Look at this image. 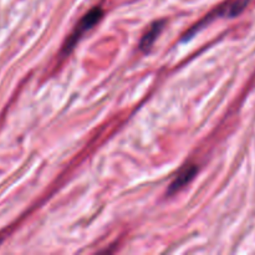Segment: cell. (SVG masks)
<instances>
[{"instance_id":"obj_1","label":"cell","mask_w":255,"mask_h":255,"mask_svg":"<svg viewBox=\"0 0 255 255\" xmlns=\"http://www.w3.org/2000/svg\"><path fill=\"white\" fill-rule=\"evenodd\" d=\"M104 16V10L100 6L94 7V9L90 10L81 20H80L79 24L76 25V27L74 29V31L69 35V37L65 41L64 46H62V55H67L72 51L75 46H76L77 42L80 41V39L82 37V35L85 32L89 31L90 29L95 26L100 20Z\"/></svg>"},{"instance_id":"obj_2","label":"cell","mask_w":255,"mask_h":255,"mask_svg":"<svg viewBox=\"0 0 255 255\" xmlns=\"http://www.w3.org/2000/svg\"><path fill=\"white\" fill-rule=\"evenodd\" d=\"M249 1H251V0H232V1L226 2V4L222 5V6H219L217 10H214L212 14L207 15V17L203 20V21H201L199 24H197L196 26L192 27L188 32H186V34H184V37H183V41H187V40H189L191 37H193V35L196 34L197 31H199L202 27L206 26L207 22H211L212 20L216 19V17H218V16H226V17L238 16L239 14H242V12L246 10V7L248 6Z\"/></svg>"},{"instance_id":"obj_3","label":"cell","mask_w":255,"mask_h":255,"mask_svg":"<svg viewBox=\"0 0 255 255\" xmlns=\"http://www.w3.org/2000/svg\"><path fill=\"white\" fill-rule=\"evenodd\" d=\"M197 172H198V167H197L196 164H186V166L179 171V173L177 174L174 181L171 183L168 191H167V194L173 196L174 193L181 191L184 186H187V184L194 178Z\"/></svg>"},{"instance_id":"obj_4","label":"cell","mask_w":255,"mask_h":255,"mask_svg":"<svg viewBox=\"0 0 255 255\" xmlns=\"http://www.w3.org/2000/svg\"><path fill=\"white\" fill-rule=\"evenodd\" d=\"M164 24L166 21L164 20H159V21H154L153 24H151V26L148 27L144 35L142 36L141 42H139V49L143 52H147L151 50L152 45L154 44L156 39L158 37V35L161 34L162 30H163Z\"/></svg>"}]
</instances>
